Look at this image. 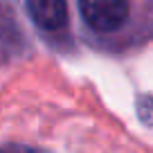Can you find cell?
<instances>
[{
  "label": "cell",
  "instance_id": "3957f363",
  "mask_svg": "<svg viewBox=\"0 0 153 153\" xmlns=\"http://www.w3.org/2000/svg\"><path fill=\"white\" fill-rule=\"evenodd\" d=\"M2 153H43L38 149H29V146H23V144H7Z\"/></svg>",
  "mask_w": 153,
  "mask_h": 153
},
{
  "label": "cell",
  "instance_id": "7a4b0ae2",
  "mask_svg": "<svg viewBox=\"0 0 153 153\" xmlns=\"http://www.w3.org/2000/svg\"><path fill=\"white\" fill-rule=\"evenodd\" d=\"M32 20L45 32H59L68 23L65 0H25Z\"/></svg>",
  "mask_w": 153,
  "mask_h": 153
},
{
  "label": "cell",
  "instance_id": "6da1fadb",
  "mask_svg": "<svg viewBox=\"0 0 153 153\" xmlns=\"http://www.w3.org/2000/svg\"><path fill=\"white\" fill-rule=\"evenodd\" d=\"M83 23L99 34L120 29L128 18V0H79Z\"/></svg>",
  "mask_w": 153,
  "mask_h": 153
}]
</instances>
